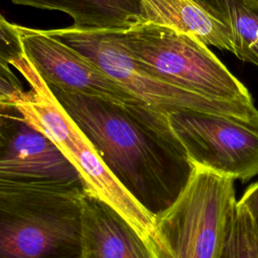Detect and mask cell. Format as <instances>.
I'll return each instance as SVG.
<instances>
[{
  "mask_svg": "<svg viewBox=\"0 0 258 258\" xmlns=\"http://www.w3.org/2000/svg\"><path fill=\"white\" fill-rule=\"evenodd\" d=\"M22 76L30 90L15 103L25 118L41 130L72 162L83 178L86 190L115 209L149 243L154 233L155 217L114 177L35 68L31 66Z\"/></svg>",
  "mask_w": 258,
  "mask_h": 258,
  "instance_id": "4",
  "label": "cell"
},
{
  "mask_svg": "<svg viewBox=\"0 0 258 258\" xmlns=\"http://www.w3.org/2000/svg\"><path fill=\"white\" fill-rule=\"evenodd\" d=\"M120 184L155 218L189 182L195 165L168 120L145 103L124 104L48 86Z\"/></svg>",
  "mask_w": 258,
  "mask_h": 258,
  "instance_id": "1",
  "label": "cell"
},
{
  "mask_svg": "<svg viewBox=\"0 0 258 258\" xmlns=\"http://www.w3.org/2000/svg\"><path fill=\"white\" fill-rule=\"evenodd\" d=\"M238 202L248 211L258 238V181L251 184Z\"/></svg>",
  "mask_w": 258,
  "mask_h": 258,
  "instance_id": "17",
  "label": "cell"
},
{
  "mask_svg": "<svg viewBox=\"0 0 258 258\" xmlns=\"http://www.w3.org/2000/svg\"><path fill=\"white\" fill-rule=\"evenodd\" d=\"M246 2L252 4V5H255V6H258V0H245Z\"/></svg>",
  "mask_w": 258,
  "mask_h": 258,
  "instance_id": "19",
  "label": "cell"
},
{
  "mask_svg": "<svg viewBox=\"0 0 258 258\" xmlns=\"http://www.w3.org/2000/svg\"><path fill=\"white\" fill-rule=\"evenodd\" d=\"M234 180L196 167L175 202L155 218L154 258H218L237 204Z\"/></svg>",
  "mask_w": 258,
  "mask_h": 258,
  "instance_id": "3",
  "label": "cell"
},
{
  "mask_svg": "<svg viewBox=\"0 0 258 258\" xmlns=\"http://www.w3.org/2000/svg\"><path fill=\"white\" fill-rule=\"evenodd\" d=\"M168 120L196 167L243 181L258 175V126L198 111H171Z\"/></svg>",
  "mask_w": 258,
  "mask_h": 258,
  "instance_id": "8",
  "label": "cell"
},
{
  "mask_svg": "<svg viewBox=\"0 0 258 258\" xmlns=\"http://www.w3.org/2000/svg\"><path fill=\"white\" fill-rule=\"evenodd\" d=\"M16 27L26 57L47 86L118 103L141 102L95 62L47 30Z\"/></svg>",
  "mask_w": 258,
  "mask_h": 258,
  "instance_id": "9",
  "label": "cell"
},
{
  "mask_svg": "<svg viewBox=\"0 0 258 258\" xmlns=\"http://www.w3.org/2000/svg\"><path fill=\"white\" fill-rule=\"evenodd\" d=\"M112 32L116 41L155 77L211 99L254 104L245 85L198 38L150 22Z\"/></svg>",
  "mask_w": 258,
  "mask_h": 258,
  "instance_id": "2",
  "label": "cell"
},
{
  "mask_svg": "<svg viewBox=\"0 0 258 258\" xmlns=\"http://www.w3.org/2000/svg\"><path fill=\"white\" fill-rule=\"evenodd\" d=\"M80 198L0 191V258H79Z\"/></svg>",
  "mask_w": 258,
  "mask_h": 258,
  "instance_id": "6",
  "label": "cell"
},
{
  "mask_svg": "<svg viewBox=\"0 0 258 258\" xmlns=\"http://www.w3.org/2000/svg\"><path fill=\"white\" fill-rule=\"evenodd\" d=\"M143 22L169 27L234 53L231 31L204 0H139Z\"/></svg>",
  "mask_w": 258,
  "mask_h": 258,
  "instance_id": "11",
  "label": "cell"
},
{
  "mask_svg": "<svg viewBox=\"0 0 258 258\" xmlns=\"http://www.w3.org/2000/svg\"><path fill=\"white\" fill-rule=\"evenodd\" d=\"M14 4L61 11L73 27L90 30H125L143 22L139 0H10Z\"/></svg>",
  "mask_w": 258,
  "mask_h": 258,
  "instance_id": "12",
  "label": "cell"
},
{
  "mask_svg": "<svg viewBox=\"0 0 258 258\" xmlns=\"http://www.w3.org/2000/svg\"><path fill=\"white\" fill-rule=\"evenodd\" d=\"M218 258H258V238L248 211L237 202Z\"/></svg>",
  "mask_w": 258,
  "mask_h": 258,
  "instance_id": "14",
  "label": "cell"
},
{
  "mask_svg": "<svg viewBox=\"0 0 258 258\" xmlns=\"http://www.w3.org/2000/svg\"><path fill=\"white\" fill-rule=\"evenodd\" d=\"M80 222L79 258H154L133 226L88 190L80 198Z\"/></svg>",
  "mask_w": 258,
  "mask_h": 258,
  "instance_id": "10",
  "label": "cell"
},
{
  "mask_svg": "<svg viewBox=\"0 0 258 258\" xmlns=\"http://www.w3.org/2000/svg\"><path fill=\"white\" fill-rule=\"evenodd\" d=\"M9 66L0 60V98L17 102L25 97L26 92Z\"/></svg>",
  "mask_w": 258,
  "mask_h": 258,
  "instance_id": "16",
  "label": "cell"
},
{
  "mask_svg": "<svg viewBox=\"0 0 258 258\" xmlns=\"http://www.w3.org/2000/svg\"><path fill=\"white\" fill-rule=\"evenodd\" d=\"M12 103H14V101L0 98V118L3 116V114L7 111V109L10 107Z\"/></svg>",
  "mask_w": 258,
  "mask_h": 258,
  "instance_id": "18",
  "label": "cell"
},
{
  "mask_svg": "<svg viewBox=\"0 0 258 258\" xmlns=\"http://www.w3.org/2000/svg\"><path fill=\"white\" fill-rule=\"evenodd\" d=\"M0 60L12 64L18 72L29 62L25 55L19 31L0 13Z\"/></svg>",
  "mask_w": 258,
  "mask_h": 258,
  "instance_id": "15",
  "label": "cell"
},
{
  "mask_svg": "<svg viewBox=\"0 0 258 258\" xmlns=\"http://www.w3.org/2000/svg\"><path fill=\"white\" fill-rule=\"evenodd\" d=\"M228 25L234 54L258 67V6L245 0H204Z\"/></svg>",
  "mask_w": 258,
  "mask_h": 258,
  "instance_id": "13",
  "label": "cell"
},
{
  "mask_svg": "<svg viewBox=\"0 0 258 258\" xmlns=\"http://www.w3.org/2000/svg\"><path fill=\"white\" fill-rule=\"evenodd\" d=\"M47 31L91 59L135 98L151 107L167 113L198 111L217 114L258 126V109L254 104L211 99L155 77L116 41L112 30L72 26Z\"/></svg>",
  "mask_w": 258,
  "mask_h": 258,
  "instance_id": "5",
  "label": "cell"
},
{
  "mask_svg": "<svg viewBox=\"0 0 258 258\" xmlns=\"http://www.w3.org/2000/svg\"><path fill=\"white\" fill-rule=\"evenodd\" d=\"M86 189L72 162L12 103L0 118V191L81 197Z\"/></svg>",
  "mask_w": 258,
  "mask_h": 258,
  "instance_id": "7",
  "label": "cell"
}]
</instances>
